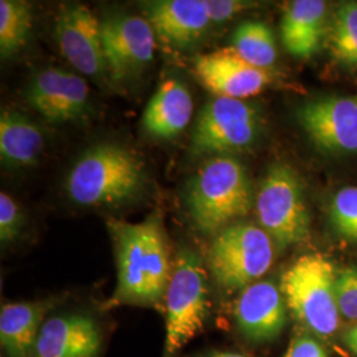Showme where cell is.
<instances>
[{
	"mask_svg": "<svg viewBox=\"0 0 357 357\" xmlns=\"http://www.w3.org/2000/svg\"><path fill=\"white\" fill-rule=\"evenodd\" d=\"M335 280L331 261L318 253L299 257L282 275V294L294 317L323 337L331 336L340 321Z\"/></svg>",
	"mask_w": 357,
	"mask_h": 357,
	"instance_id": "5",
	"label": "cell"
},
{
	"mask_svg": "<svg viewBox=\"0 0 357 357\" xmlns=\"http://www.w3.org/2000/svg\"><path fill=\"white\" fill-rule=\"evenodd\" d=\"M274 261L273 240L252 222H234L213 238L208 266L224 290L245 289L259 280Z\"/></svg>",
	"mask_w": 357,
	"mask_h": 357,
	"instance_id": "6",
	"label": "cell"
},
{
	"mask_svg": "<svg viewBox=\"0 0 357 357\" xmlns=\"http://www.w3.org/2000/svg\"><path fill=\"white\" fill-rule=\"evenodd\" d=\"M261 228L284 249L303 243L310 231V216L302 181L291 167L275 165L262 180L255 199Z\"/></svg>",
	"mask_w": 357,
	"mask_h": 357,
	"instance_id": "7",
	"label": "cell"
},
{
	"mask_svg": "<svg viewBox=\"0 0 357 357\" xmlns=\"http://www.w3.org/2000/svg\"><path fill=\"white\" fill-rule=\"evenodd\" d=\"M330 217L333 228L344 240L357 243V187H345L333 196Z\"/></svg>",
	"mask_w": 357,
	"mask_h": 357,
	"instance_id": "24",
	"label": "cell"
},
{
	"mask_svg": "<svg viewBox=\"0 0 357 357\" xmlns=\"http://www.w3.org/2000/svg\"><path fill=\"white\" fill-rule=\"evenodd\" d=\"M246 7H249L248 3L236 0H208V10L212 23H222L229 20L230 17Z\"/></svg>",
	"mask_w": 357,
	"mask_h": 357,
	"instance_id": "28",
	"label": "cell"
},
{
	"mask_svg": "<svg viewBox=\"0 0 357 357\" xmlns=\"http://www.w3.org/2000/svg\"><path fill=\"white\" fill-rule=\"evenodd\" d=\"M284 357H328L324 348L320 345L318 340L306 336L299 335L295 336Z\"/></svg>",
	"mask_w": 357,
	"mask_h": 357,
	"instance_id": "27",
	"label": "cell"
},
{
	"mask_svg": "<svg viewBox=\"0 0 357 357\" xmlns=\"http://www.w3.org/2000/svg\"><path fill=\"white\" fill-rule=\"evenodd\" d=\"M193 100L188 88L176 78L165 81L147 103L142 125L155 138L174 139L191 122Z\"/></svg>",
	"mask_w": 357,
	"mask_h": 357,
	"instance_id": "18",
	"label": "cell"
},
{
	"mask_svg": "<svg viewBox=\"0 0 357 357\" xmlns=\"http://www.w3.org/2000/svg\"><path fill=\"white\" fill-rule=\"evenodd\" d=\"M114 248L116 286L106 308L146 307L165 312L175 261L163 218L153 213L141 222L109 218Z\"/></svg>",
	"mask_w": 357,
	"mask_h": 357,
	"instance_id": "1",
	"label": "cell"
},
{
	"mask_svg": "<svg viewBox=\"0 0 357 357\" xmlns=\"http://www.w3.org/2000/svg\"><path fill=\"white\" fill-rule=\"evenodd\" d=\"M102 331L93 317L75 312L48 317L31 357H100Z\"/></svg>",
	"mask_w": 357,
	"mask_h": 357,
	"instance_id": "14",
	"label": "cell"
},
{
	"mask_svg": "<svg viewBox=\"0 0 357 357\" xmlns=\"http://www.w3.org/2000/svg\"><path fill=\"white\" fill-rule=\"evenodd\" d=\"M231 48L246 63L261 69H268L277 60L274 35L266 24L259 22L240 24L233 33Z\"/></svg>",
	"mask_w": 357,
	"mask_h": 357,
	"instance_id": "22",
	"label": "cell"
},
{
	"mask_svg": "<svg viewBox=\"0 0 357 357\" xmlns=\"http://www.w3.org/2000/svg\"><path fill=\"white\" fill-rule=\"evenodd\" d=\"M344 343L348 349L357 356V324L345 332Z\"/></svg>",
	"mask_w": 357,
	"mask_h": 357,
	"instance_id": "29",
	"label": "cell"
},
{
	"mask_svg": "<svg viewBox=\"0 0 357 357\" xmlns=\"http://www.w3.org/2000/svg\"><path fill=\"white\" fill-rule=\"evenodd\" d=\"M283 294L273 282H255L237 299L234 317L243 336L255 343L271 342L286 326Z\"/></svg>",
	"mask_w": 357,
	"mask_h": 357,
	"instance_id": "15",
	"label": "cell"
},
{
	"mask_svg": "<svg viewBox=\"0 0 357 357\" xmlns=\"http://www.w3.org/2000/svg\"><path fill=\"white\" fill-rule=\"evenodd\" d=\"M253 193L243 163L230 155L212 156L190 180L187 209L195 227L203 233H218L246 216Z\"/></svg>",
	"mask_w": 357,
	"mask_h": 357,
	"instance_id": "3",
	"label": "cell"
},
{
	"mask_svg": "<svg viewBox=\"0 0 357 357\" xmlns=\"http://www.w3.org/2000/svg\"><path fill=\"white\" fill-rule=\"evenodd\" d=\"M327 47L339 64L357 68V3L337 7L327 26Z\"/></svg>",
	"mask_w": 357,
	"mask_h": 357,
	"instance_id": "21",
	"label": "cell"
},
{
	"mask_svg": "<svg viewBox=\"0 0 357 357\" xmlns=\"http://www.w3.org/2000/svg\"><path fill=\"white\" fill-rule=\"evenodd\" d=\"M296 119L321 151L357 153V98L330 96L303 103Z\"/></svg>",
	"mask_w": 357,
	"mask_h": 357,
	"instance_id": "10",
	"label": "cell"
},
{
	"mask_svg": "<svg viewBox=\"0 0 357 357\" xmlns=\"http://www.w3.org/2000/svg\"><path fill=\"white\" fill-rule=\"evenodd\" d=\"M33 13L29 3L23 0L0 1V53L8 59L26 45L32 31Z\"/></svg>",
	"mask_w": 357,
	"mask_h": 357,
	"instance_id": "23",
	"label": "cell"
},
{
	"mask_svg": "<svg viewBox=\"0 0 357 357\" xmlns=\"http://www.w3.org/2000/svg\"><path fill=\"white\" fill-rule=\"evenodd\" d=\"M327 3L321 0L290 1L282 16V43L295 57H310L327 35Z\"/></svg>",
	"mask_w": 357,
	"mask_h": 357,
	"instance_id": "19",
	"label": "cell"
},
{
	"mask_svg": "<svg viewBox=\"0 0 357 357\" xmlns=\"http://www.w3.org/2000/svg\"><path fill=\"white\" fill-rule=\"evenodd\" d=\"M26 101L54 125L81 119L89 109V88L72 72L47 68L26 86Z\"/></svg>",
	"mask_w": 357,
	"mask_h": 357,
	"instance_id": "12",
	"label": "cell"
},
{
	"mask_svg": "<svg viewBox=\"0 0 357 357\" xmlns=\"http://www.w3.org/2000/svg\"><path fill=\"white\" fill-rule=\"evenodd\" d=\"M54 36L65 59L85 76H109L103 50L102 26L84 4L64 7L56 17Z\"/></svg>",
	"mask_w": 357,
	"mask_h": 357,
	"instance_id": "11",
	"label": "cell"
},
{
	"mask_svg": "<svg viewBox=\"0 0 357 357\" xmlns=\"http://www.w3.org/2000/svg\"><path fill=\"white\" fill-rule=\"evenodd\" d=\"M335 295L340 317L357 320V266L343 268L336 274Z\"/></svg>",
	"mask_w": 357,
	"mask_h": 357,
	"instance_id": "25",
	"label": "cell"
},
{
	"mask_svg": "<svg viewBox=\"0 0 357 357\" xmlns=\"http://www.w3.org/2000/svg\"><path fill=\"white\" fill-rule=\"evenodd\" d=\"M193 69L199 81L216 97L250 98L270 82L266 69L246 63L231 47L199 54Z\"/></svg>",
	"mask_w": 357,
	"mask_h": 357,
	"instance_id": "13",
	"label": "cell"
},
{
	"mask_svg": "<svg viewBox=\"0 0 357 357\" xmlns=\"http://www.w3.org/2000/svg\"><path fill=\"white\" fill-rule=\"evenodd\" d=\"M109 77L125 81L139 75L153 60L155 31L135 15H112L101 22Z\"/></svg>",
	"mask_w": 357,
	"mask_h": 357,
	"instance_id": "9",
	"label": "cell"
},
{
	"mask_svg": "<svg viewBox=\"0 0 357 357\" xmlns=\"http://www.w3.org/2000/svg\"><path fill=\"white\" fill-rule=\"evenodd\" d=\"M195 357H248L243 354L237 352H228V351H211V352H204Z\"/></svg>",
	"mask_w": 357,
	"mask_h": 357,
	"instance_id": "30",
	"label": "cell"
},
{
	"mask_svg": "<svg viewBox=\"0 0 357 357\" xmlns=\"http://www.w3.org/2000/svg\"><path fill=\"white\" fill-rule=\"evenodd\" d=\"M206 281L208 274L200 255L190 248L178 249L165 301L166 339L162 357H178L204 330L209 315Z\"/></svg>",
	"mask_w": 357,
	"mask_h": 357,
	"instance_id": "4",
	"label": "cell"
},
{
	"mask_svg": "<svg viewBox=\"0 0 357 357\" xmlns=\"http://www.w3.org/2000/svg\"><path fill=\"white\" fill-rule=\"evenodd\" d=\"M57 299L3 303L0 310V343L6 357H31L43 323Z\"/></svg>",
	"mask_w": 357,
	"mask_h": 357,
	"instance_id": "17",
	"label": "cell"
},
{
	"mask_svg": "<svg viewBox=\"0 0 357 357\" xmlns=\"http://www.w3.org/2000/svg\"><path fill=\"white\" fill-rule=\"evenodd\" d=\"M146 185L141 159L115 143L91 146L65 180L70 202L82 206H115L132 202Z\"/></svg>",
	"mask_w": 357,
	"mask_h": 357,
	"instance_id": "2",
	"label": "cell"
},
{
	"mask_svg": "<svg viewBox=\"0 0 357 357\" xmlns=\"http://www.w3.org/2000/svg\"><path fill=\"white\" fill-rule=\"evenodd\" d=\"M41 130L26 115L3 110L0 115V158L3 166L23 169L35 166L44 150Z\"/></svg>",
	"mask_w": 357,
	"mask_h": 357,
	"instance_id": "20",
	"label": "cell"
},
{
	"mask_svg": "<svg viewBox=\"0 0 357 357\" xmlns=\"http://www.w3.org/2000/svg\"><path fill=\"white\" fill-rule=\"evenodd\" d=\"M261 132L259 110L243 100L216 97L196 118L191 135L193 155H227L248 150Z\"/></svg>",
	"mask_w": 357,
	"mask_h": 357,
	"instance_id": "8",
	"label": "cell"
},
{
	"mask_svg": "<svg viewBox=\"0 0 357 357\" xmlns=\"http://www.w3.org/2000/svg\"><path fill=\"white\" fill-rule=\"evenodd\" d=\"M24 227V216L19 204L8 193H0V243L8 246L15 243Z\"/></svg>",
	"mask_w": 357,
	"mask_h": 357,
	"instance_id": "26",
	"label": "cell"
},
{
	"mask_svg": "<svg viewBox=\"0 0 357 357\" xmlns=\"http://www.w3.org/2000/svg\"><path fill=\"white\" fill-rule=\"evenodd\" d=\"M147 20L160 38L175 47H188L211 26L208 0H159L146 6Z\"/></svg>",
	"mask_w": 357,
	"mask_h": 357,
	"instance_id": "16",
	"label": "cell"
}]
</instances>
